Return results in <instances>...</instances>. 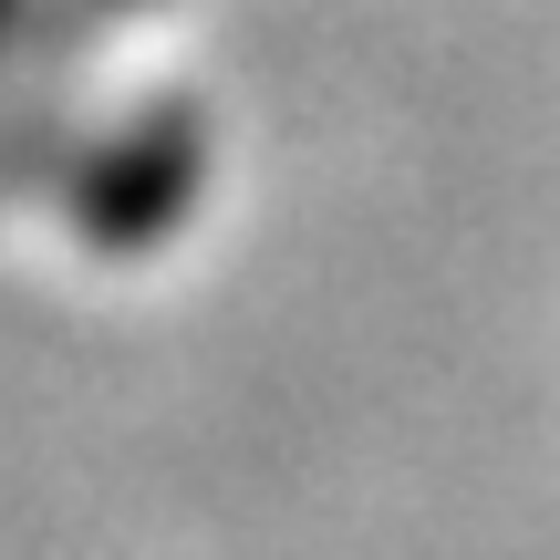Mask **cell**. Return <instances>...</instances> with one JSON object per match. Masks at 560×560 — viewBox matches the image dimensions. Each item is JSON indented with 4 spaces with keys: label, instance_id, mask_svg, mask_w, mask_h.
<instances>
[{
    "label": "cell",
    "instance_id": "1",
    "mask_svg": "<svg viewBox=\"0 0 560 560\" xmlns=\"http://www.w3.org/2000/svg\"><path fill=\"white\" fill-rule=\"evenodd\" d=\"M187 187H198V115H177V104H166V115H145L115 156L83 166L73 219L94 229V240L136 249V240H156V229L187 208Z\"/></svg>",
    "mask_w": 560,
    "mask_h": 560
},
{
    "label": "cell",
    "instance_id": "2",
    "mask_svg": "<svg viewBox=\"0 0 560 560\" xmlns=\"http://www.w3.org/2000/svg\"><path fill=\"white\" fill-rule=\"evenodd\" d=\"M115 11H136V0H62V32H94V21H115Z\"/></svg>",
    "mask_w": 560,
    "mask_h": 560
},
{
    "label": "cell",
    "instance_id": "3",
    "mask_svg": "<svg viewBox=\"0 0 560 560\" xmlns=\"http://www.w3.org/2000/svg\"><path fill=\"white\" fill-rule=\"evenodd\" d=\"M11 21H21V0H0V42H11Z\"/></svg>",
    "mask_w": 560,
    "mask_h": 560
}]
</instances>
